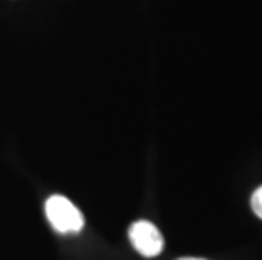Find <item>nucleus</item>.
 <instances>
[{"mask_svg": "<svg viewBox=\"0 0 262 260\" xmlns=\"http://www.w3.org/2000/svg\"><path fill=\"white\" fill-rule=\"evenodd\" d=\"M46 217L53 228L59 233H76L85 225L80 209L68 198L59 195L51 196L46 201Z\"/></svg>", "mask_w": 262, "mask_h": 260, "instance_id": "nucleus-1", "label": "nucleus"}, {"mask_svg": "<svg viewBox=\"0 0 262 260\" xmlns=\"http://www.w3.org/2000/svg\"><path fill=\"white\" fill-rule=\"evenodd\" d=\"M129 239L132 242L134 248L141 255L152 258L158 257L164 248V239L158 230V226L152 225L150 221L141 220L136 221L129 230Z\"/></svg>", "mask_w": 262, "mask_h": 260, "instance_id": "nucleus-2", "label": "nucleus"}, {"mask_svg": "<svg viewBox=\"0 0 262 260\" xmlns=\"http://www.w3.org/2000/svg\"><path fill=\"white\" fill-rule=\"evenodd\" d=\"M250 206H252V211L262 220V186L254 191L252 198H250Z\"/></svg>", "mask_w": 262, "mask_h": 260, "instance_id": "nucleus-3", "label": "nucleus"}, {"mask_svg": "<svg viewBox=\"0 0 262 260\" xmlns=\"http://www.w3.org/2000/svg\"><path fill=\"white\" fill-rule=\"evenodd\" d=\"M178 260H206V258H196V257H183V258H178Z\"/></svg>", "mask_w": 262, "mask_h": 260, "instance_id": "nucleus-4", "label": "nucleus"}]
</instances>
